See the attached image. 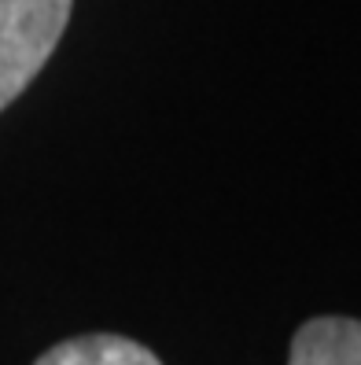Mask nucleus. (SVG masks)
<instances>
[{
    "mask_svg": "<svg viewBox=\"0 0 361 365\" xmlns=\"http://www.w3.org/2000/svg\"><path fill=\"white\" fill-rule=\"evenodd\" d=\"M74 0H0V111L56 52Z\"/></svg>",
    "mask_w": 361,
    "mask_h": 365,
    "instance_id": "f257e3e1",
    "label": "nucleus"
},
{
    "mask_svg": "<svg viewBox=\"0 0 361 365\" xmlns=\"http://www.w3.org/2000/svg\"><path fill=\"white\" fill-rule=\"evenodd\" d=\"M288 365H361V321L313 317L295 332Z\"/></svg>",
    "mask_w": 361,
    "mask_h": 365,
    "instance_id": "f03ea898",
    "label": "nucleus"
},
{
    "mask_svg": "<svg viewBox=\"0 0 361 365\" xmlns=\"http://www.w3.org/2000/svg\"><path fill=\"white\" fill-rule=\"evenodd\" d=\"M33 365H162V361L137 339H125L115 332H93L56 343Z\"/></svg>",
    "mask_w": 361,
    "mask_h": 365,
    "instance_id": "7ed1b4c3",
    "label": "nucleus"
}]
</instances>
